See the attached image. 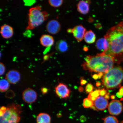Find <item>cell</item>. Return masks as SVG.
Returning <instances> with one entry per match:
<instances>
[{
    "label": "cell",
    "mask_w": 123,
    "mask_h": 123,
    "mask_svg": "<svg viewBox=\"0 0 123 123\" xmlns=\"http://www.w3.org/2000/svg\"><path fill=\"white\" fill-rule=\"evenodd\" d=\"M104 37L109 44L107 50L104 53L111 56L115 63L123 62V21L109 29Z\"/></svg>",
    "instance_id": "6da1fadb"
},
{
    "label": "cell",
    "mask_w": 123,
    "mask_h": 123,
    "mask_svg": "<svg viewBox=\"0 0 123 123\" xmlns=\"http://www.w3.org/2000/svg\"><path fill=\"white\" fill-rule=\"evenodd\" d=\"M84 60L82 65L84 70L99 73H107L113 68L115 63L111 56L104 52L94 56L88 55Z\"/></svg>",
    "instance_id": "7a4b0ae2"
},
{
    "label": "cell",
    "mask_w": 123,
    "mask_h": 123,
    "mask_svg": "<svg viewBox=\"0 0 123 123\" xmlns=\"http://www.w3.org/2000/svg\"><path fill=\"white\" fill-rule=\"evenodd\" d=\"M123 80V69L120 66L113 67L103 77L102 83L106 88L112 90L118 88Z\"/></svg>",
    "instance_id": "3957f363"
},
{
    "label": "cell",
    "mask_w": 123,
    "mask_h": 123,
    "mask_svg": "<svg viewBox=\"0 0 123 123\" xmlns=\"http://www.w3.org/2000/svg\"><path fill=\"white\" fill-rule=\"evenodd\" d=\"M27 30H33L42 24L48 18L47 12L41 10L39 6L31 8L29 10Z\"/></svg>",
    "instance_id": "277c9868"
},
{
    "label": "cell",
    "mask_w": 123,
    "mask_h": 123,
    "mask_svg": "<svg viewBox=\"0 0 123 123\" xmlns=\"http://www.w3.org/2000/svg\"><path fill=\"white\" fill-rule=\"evenodd\" d=\"M7 107L6 111L0 118V123H18L21 119L22 108L15 103L10 104Z\"/></svg>",
    "instance_id": "5b68a950"
},
{
    "label": "cell",
    "mask_w": 123,
    "mask_h": 123,
    "mask_svg": "<svg viewBox=\"0 0 123 123\" xmlns=\"http://www.w3.org/2000/svg\"><path fill=\"white\" fill-rule=\"evenodd\" d=\"M55 92L59 98L66 99L70 97L71 91L67 85L60 83L55 87Z\"/></svg>",
    "instance_id": "8992f818"
},
{
    "label": "cell",
    "mask_w": 123,
    "mask_h": 123,
    "mask_svg": "<svg viewBox=\"0 0 123 123\" xmlns=\"http://www.w3.org/2000/svg\"><path fill=\"white\" fill-rule=\"evenodd\" d=\"M22 98L25 102L28 104L33 103L37 98V92L33 89L30 88L25 90L22 93Z\"/></svg>",
    "instance_id": "52a82bcc"
},
{
    "label": "cell",
    "mask_w": 123,
    "mask_h": 123,
    "mask_svg": "<svg viewBox=\"0 0 123 123\" xmlns=\"http://www.w3.org/2000/svg\"><path fill=\"white\" fill-rule=\"evenodd\" d=\"M108 110L110 114L114 115H120L123 110L122 103L118 100H113L109 105Z\"/></svg>",
    "instance_id": "ba28073f"
},
{
    "label": "cell",
    "mask_w": 123,
    "mask_h": 123,
    "mask_svg": "<svg viewBox=\"0 0 123 123\" xmlns=\"http://www.w3.org/2000/svg\"><path fill=\"white\" fill-rule=\"evenodd\" d=\"M68 33H73V36L78 42H80L84 39L86 33V29L82 25H77L73 29H69Z\"/></svg>",
    "instance_id": "9c48e42d"
},
{
    "label": "cell",
    "mask_w": 123,
    "mask_h": 123,
    "mask_svg": "<svg viewBox=\"0 0 123 123\" xmlns=\"http://www.w3.org/2000/svg\"><path fill=\"white\" fill-rule=\"evenodd\" d=\"M46 28L47 32L50 34H56L60 30L61 25L56 20H52L48 22Z\"/></svg>",
    "instance_id": "30bf717a"
},
{
    "label": "cell",
    "mask_w": 123,
    "mask_h": 123,
    "mask_svg": "<svg viewBox=\"0 0 123 123\" xmlns=\"http://www.w3.org/2000/svg\"><path fill=\"white\" fill-rule=\"evenodd\" d=\"M21 78L20 74L17 70H13L9 71L6 76V79L9 83L15 84L18 83Z\"/></svg>",
    "instance_id": "8fae6325"
},
{
    "label": "cell",
    "mask_w": 123,
    "mask_h": 123,
    "mask_svg": "<svg viewBox=\"0 0 123 123\" xmlns=\"http://www.w3.org/2000/svg\"><path fill=\"white\" fill-rule=\"evenodd\" d=\"M108 101L102 96H99L94 102V105L97 110H104L108 107Z\"/></svg>",
    "instance_id": "7c38bea8"
},
{
    "label": "cell",
    "mask_w": 123,
    "mask_h": 123,
    "mask_svg": "<svg viewBox=\"0 0 123 123\" xmlns=\"http://www.w3.org/2000/svg\"><path fill=\"white\" fill-rule=\"evenodd\" d=\"M0 33L3 38L5 39H8L13 36V29L10 26L5 24L1 27Z\"/></svg>",
    "instance_id": "4fadbf2b"
},
{
    "label": "cell",
    "mask_w": 123,
    "mask_h": 123,
    "mask_svg": "<svg viewBox=\"0 0 123 123\" xmlns=\"http://www.w3.org/2000/svg\"><path fill=\"white\" fill-rule=\"evenodd\" d=\"M40 41L41 45L46 47H51L54 43L53 37L49 35H43L40 38Z\"/></svg>",
    "instance_id": "5bb4252c"
},
{
    "label": "cell",
    "mask_w": 123,
    "mask_h": 123,
    "mask_svg": "<svg viewBox=\"0 0 123 123\" xmlns=\"http://www.w3.org/2000/svg\"><path fill=\"white\" fill-rule=\"evenodd\" d=\"M90 3L89 1H80L77 6L78 11L83 14H87L90 9Z\"/></svg>",
    "instance_id": "9a60e30c"
},
{
    "label": "cell",
    "mask_w": 123,
    "mask_h": 123,
    "mask_svg": "<svg viewBox=\"0 0 123 123\" xmlns=\"http://www.w3.org/2000/svg\"><path fill=\"white\" fill-rule=\"evenodd\" d=\"M96 46L98 49L103 52H105L108 48V43L105 38H99L97 41Z\"/></svg>",
    "instance_id": "2e32d148"
},
{
    "label": "cell",
    "mask_w": 123,
    "mask_h": 123,
    "mask_svg": "<svg viewBox=\"0 0 123 123\" xmlns=\"http://www.w3.org/2000/svg\"><path fill=\"white\" fill-rule=\"evenodd\" d=\"M37 123H50L51 118L50 115L44 113H40L36 118Z\"/></svg>",
    "instance_id": "e0dca14e"
},
{
    "label": "cell",
    "mask_w": 123,
    "mask_h": 123,
    "mask_svg": "<svg viewBox=\"0 0 123 123\" xmlns=\"http://www.w3.org/2000/svg\"><path fill=\"white\" fill-rule=\"evenodd\" d=\"M84 39L87 43H93L96 41V37L95 33L91 30L87 31L84 35Z\"/></svg>",
    "instance_id": "ac0fdd59"
},
{
    "label": "cell",
    "mask_w": 123,
    "mask_h": 123,
    "mask_svg": "<svg viewBox=\"0 0 123 123\" xmlns=\"http://www.w3.org/2000/svg\"><path fill=\"white\" fill-rule=\"evenodd\" d=\"M56 49L57 51L60 53H64L68 49V45L66 41L60 40L56 43Z\"/></svg>",
    "instance_id": "d6986e66"
},
{
    "label": "cell",
    "mask_w": 123,
    "mask_h": 123,
    "mask_svg": "<svg viewBox=\"0 0 123 123\" xmlns=\"http://www.w3.org/2000/svg\"><path fill=\"white\" fill-rule=\"evenodd\" d=\"M10 83L6 80L2 79L0 81V91L1 92H5L10 87Z\"/></svg>",
    "instance_id": "ffe728a7"
},
{
    "label": "cell",
    "mask_w": 123,
    "mask_h": 123,
    "mask_svg": "<svg viewBox=\"0 0 123 123\" xmlns=\"http://www.w3.org/2000/svg\"><path fill=\"white\" fill-rule=\"evenodd\" d=\"M104 123H119V121L115 117L110 116L103 119Z\"/></svg>",
    "instance_id": "44dd1931"
},
{
    "label": "cell",
    "mask_w": 123,
    "mask_h": 123,
    "mask_svg": "<svg viewBox=\"0 0 123 123\" xmlns=\"http://www.w3.org/2000/svg\"><path fill=\"white\" fill-rule=\"evenodd\" d=\"M49 3L51 6L54 7H57L60 6L63 3L62 0H50Z\"/></svg>",
    "instance_id": "7402d4cb"
},
{
    "label": "cell",
    "mask_w": 123,
    "mask_h": 123,
    "mask_svg": "<svg viewBox=\"0 0 123 123\" xmlns=\"http://www.w3.org/2000/svg\"><path fill=\"white\" fill-rule=\"evenodd\" d=\"M83 105L85 108H91L94 105V102L88 98H86L84 100Z\"/></svg>",
    "instance_id": "603a6c76"
},
{
    "label": "cell",
    "mask_w": 123,
    "mask_h": 123,
    "mask_svg": "<svg viewBox=\"0 0 123 123\" xmlns=\"http://www.w3.org/2000/svg\"><path fill=\"white\" fill-rule=\"evenodd\" d=\"M93 86L91 84L89 83L86 86L85 91L87 93H90L93 91Z\"/></svg>",
    "instance_id": "cb8c5ba5"
},
{
    "label": "cell",
    "mask_w": 123,
    "mask_h": 123,
    "mask_svg": "<svg viewBox=\"0 0 123 123\" xmlns=\"http://www.w3.org/2000/svg\"><path fill=\"white\" fill-rule=\"evenodd\" d=\"M100 90H95L94 91H92L90 93H89V95H90L92 97L97 99L98 97H99Z\"/></svg>",
    "instance_id": "d4e9b609"
},
{
    "label": "cell",
    "mask_w": 123,
    "mask_h": 123,
    "mask_svg": "<svg viewBox=\"0 0 123 123\" xmlns=\"http://www.w3.org/2000/svg\"><path fill=\"white\" fill-rule=\"evenodd\" d=\"M0 75L1 76H2L4 74L5 71V66L3 63L0 62Z\"/></svg>",
    "instance_id": "484cf974"
},
{
    "label": "cell",
    "mask_w": 123,
    "mask_h": 123,
    "mask_svg": "<svg viewBox=\"0 0 123 123\" xmlns=\"http://www.w3.org/2000/svg\"><path fill=\"white\" fill-rule=\"evenodd\" d=\"M7 110V107L2 106L0 109V117L2 116L5 113Z\"/></svg>",
    "instance_id": "4316f807"
},
{
    "label": "cell",
    "mask_w": 123,
    "mask_h": 123,
    "mask_svg": "<svg viewBox=\"0 0 123 123\" xmlns=\"http://www.w3.org/2000/svg\"><path fill=\"white\" fill-rule=\"evenodd\" d=\"M107 92V90H106L105 89H103L100 90V95L102 97L105 96Z\"/></svg>",
    "instance_id": "83f0119b"
},
{
    "label": "cell",
    "mask_w": 123,
    "mask_h": 123,
    "mask_svg": "<svg viewBox=\"0 0 123 123\" xmlns=\"http://www.w3.org/2000/svg\"><path fill=\"white\" fill-rule=\"evenodd\" d=\"M49 91L48 89L45 87H43L41 88V92L43 94L47 93Z\"/></svg>",
    "instance_id": "f1b7e54d"
},
{
    "label": "cell",
    "mask_w": 123,
    "mask_h": 123,
    "mask_svg": "<svg viewBox=\"0 0 123 123\" xmlns=\"http://www.w3.org/2000/svg\"><path fill=\"white\" fill-rule=\"evenodd\" d=\"M87 81L86 80L81 79L80 81V84L81 86L84 85L87 83Z\"/></svg>",
    "instance_id": "f546056e"
},
{
    "label": "cell",
    "mask_w": 123,
    "mask_h": 123,
    "mask_svg": "<svg viewBox=\"0 0 123 123\" xmlns=\"http://www.w3.org/2000/svg\"><path fill=\"white\" fill-rule=\"evenodd\" d=\"M104 98L107 100H108L110 99V92H108L106 94Z\"/></svg>",
    "instance_id": "4dcf8cb0"
},
{
    "label": "cell",
    "mask_w": 123,
    "mask_h": 123,
    "mask_svg": "<svg viewBox=\"0 0 123 123\" xmlns=\"http://www.w3.org/2000/svg\"><path fill=\"white\" fill-rule=\"evenodd\" d=\"M119 93L123 96V86H121L120 87L119 90Z\"/></svg>",
    "instance_id": "1f68e13d"
},
{
    "label": "cell",
    "mask_w": 123,
    "mask_h": 123,
    "mask_svg": "<svg viewBox=\"0 0 123 123\" xmlns=\"http://www.w3.org/2000/svg\"><path fill=\"white\" fill-rule=\"evenodd\" d=\"M92 77L95 80H97L99 79L98 74H94L92 76Z\"/></svg>",
    "instance_id": "d6a6232c"
},
{
    "label": "cell",
    "mask_w": 123,
    "mask_h": 123,
    "mask_svg": "<svg viewBox=\"0 0 123 123\" xmlns=\"http://www.w3.org/2000/svg\"><path fill=\"white\" fill-rule=\"evenodd\" d=\"M98 77H99V79H101L102 78L103 76V73H99L98 74Z\"/></svg>",
    "instance_id": "836d02e7"
},
{
    "label": "cell",
    "mask_w": 123,
    "mask_h": 123,
    "mask_svg": "<svg viewBox=\"0 0 123 123\" xmlns=\"http://www.w3.org/2000/svg\"><path fill=\"white\" fill-rule=\"evenodd\" d=\"M116 96L118 97V98H121L123 96L121 95L120 93L119 92H117V93Z\"/></svg>",
    "instance_id": "e575fe53"
},
{
    "label": "cell",
    "mask_w": 123,
    "mask_h": 123,
    "mask_svg": "<svg viewBox=\"0 0 123 123\" xmlns=\"http://www.w3.org/2000/svg\"><path fill=\"white\" fill-rule=\"evenodd\" d=\"M78 90L80 92H82L83 91L84 89L82 87L80 86L79 87Z\"/></svg>",
    "instance_id": "d590c367"
},
{
    "label": "cell",
    "mask_w": 123,
    "mask_h": 123,
    "mask_svg": "<svg viewBox=\"0 0 123 123\" xmlns=\"http://www.w3.org/2000/svg\"><path fill=\"white\" fill-rule=\"evenodd\" d=\"M101 85V83L99 82H97L96 83V85L97 87H99Z\"/></svg>",
    "instance_id": "8d00e7d4"
},
{
    "label": "cell",
    "mask_w": 123,
    "mask_h": 123,
    "mask_svg": "<svg viewBox=\"0 0 123 123\" xmlns=\"http://www.w3.org/2000/svg\"><path fill=\"white\" fill-rule=\"evenodd\" d=\"M111 98L112 99H114L115 98V96L114 95H112V96H111Z\"/></svg>",
    "instance_id": "74e56055"
}]
</instances>
